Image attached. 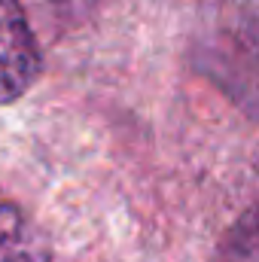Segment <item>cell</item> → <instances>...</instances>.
<instances>
[{
    "instance_id": "1",
    "label": "cell",
    "mask_w": 259,
    "mask_h": 262,
    "mask_svg": "<svg viewBox=\"0 0 259 262\" xmlns=\"http://www.w3.org/2000/svg\"><path fill=\"white\" fill-rule=\"evenodd\" d=\"M40 46L18 0H0V107L18 101L40 76Z\"/></svg>"
},
{
    "instance_id": "2",
    "label": "cell",
    "mask_w": 259,
    "mask_h": 262,
    "mask_svg": "<svg viewBox=\"0 0 259 262\" xmlns=\"http://www.w3.org/2000/svg\"><path fill=\"white\" fill-rule=\"evenodd\" d=\"M0 262H58L12 204H0Z\"/></svg>"
},
{
    "instance_id": "3",
    "label": "cell",
    "mask_w": 259,
    "mask_h": 262,
    "mask_svg": "<svg viewBox=\"0 0 259 262\" xmlns=\"http://www.w3.org/2000/svg\"><path fill=\"white\" fill-rule=\"evenodd\" d=\"M220 262H256V223H253V213H244V220L232 229V235L220 247Z\"/></svg>"
}]
</instances>
